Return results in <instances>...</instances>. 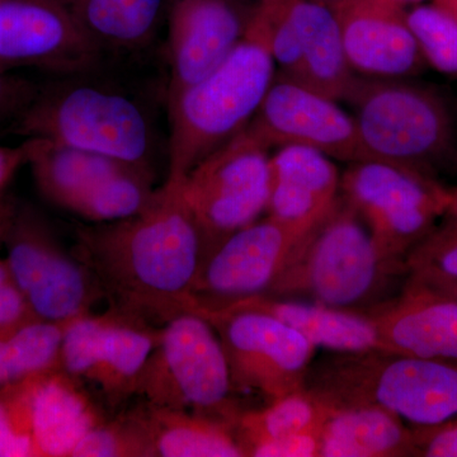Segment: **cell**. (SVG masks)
<instances>
[{"instance_id":"10","label":"cell","mask_w":457,"mask_h":457,"mask_svg":"<svg viewBox=\"0 0 457 457\" xmlns=\"http://www.w3.org/2000/svg\"><path fill=\"white\" fill-rule=\"evenodd\" d=\"M270 186V149L245 129L180 180L183 200L203 237L204 257L266 213Z\"/></svg>"},{"instance_id":"18","label":"cell","mask_w":457,"mask_h":457,"mask_svg":"<svg viewBox=\"0 0 457 457\" xmlns=\"http://www.w3.org/2000/svg\"><path fill=\"white\" fill-rule=\"evenodd\" d=\"M385 351L457 363V300L408 276L398 293L362 312Z\"/></svg>"},{"instance_id":"29","label":"cell","mask_w":457,"mask_h":457,"mask_svg":"<svg viewBox=\"0 0 457 457\" xmlns=\"http://www.w3.org/2000/svg\"><path fill=\"white\" fill-rule=\"evenodd\" d=\"M405 21L427 66L457 79V20L437 5L405 9Z\"/></svg>"},{"instance_id":"24","label":"cell","mask_w":457,"mask_h":457,"mask_svg":"<svg viewBox=\"0 0 457 457\" xmlns=\"http://www.w3.org/2000/svg\"><path fill=\"white\" fill-rule=\"evenodd\" d=\"M302 55L306 84L337 102H345L357 77L348 64L335 12L318 0H287Z\"/></svg>"},{"instance_id":"31","label":"cell","mask_w":457,"mask_h":457,"mask_svg":"<svg viewBox=\"0 0 457 457\" xmlns=\"http://www.w3.org/2000/svg\"><path fill=\"white\" fill-rule=\"evenodd\" d=\"M71 457H146L143 441L121 411L78 442Z\"/></svg>"},{"instance_id":"22","label":"cell","mask_w":457,"mask_h":457,"mask_svg":"<svg viewBox=\"0 0 457 457\" xmlns=\"http://www.w3.org/2000/svg\"><path fill=\"white\" fill-rule=\"evenodd\" d=\"M146 457H243L234 427L218 418L159 407L139 399L121 409Z\"/></svg>"},{"instance_id":"20","label":"cell","mask_w":457,"mask_h":457,"mask_svg":"<svg viewBox=\"0 0 457 457\" xmlns=\"http://www.w3.org/2000/svg\"><path fill=\"white\" fill-rule=\"evenodd\" d=\"M22 383L36 456L71 457L78 442L107 420L89 390L60 368Z\"/></svg>"},{"instance_id":"4","label":"cell","mask_w":457,"mask_h":457,"mask_svg":"<svg viewBox=\"0 0 457 457\" xmlns=\"http://www.w3.org/2000/svg\"><path fill=\"white\" fill-rule=\"evenodd\" d=\"M278 74L260 23L252 17L239 45L212 73L168 102V176L180 182L203 159L240 134Z\"/></svg>"},{"instance_id":"37","label":"cell","mask_w":457,"mask_h":457,"mask_svg":"<svg viewBox=\"0 0 457 457\" xmlns=\"http://www.w3.org/2000/svg\"><path fill=\"white\" fill-rule=\"evenodd\" d=\"M31 141L26 139L17 146L0 145V195L23 165H29Z\"/></svg>"},{"instance_id":"28","label":"cell","mask_w":457,"mask_h":457,"mask_svg":"<svg viewBox=\"0 0 457 457\" xmlns=\"http://www.w3.org/2000/svg\"><path fill=\"white\" fill-rule=\"evenodd\" d=\"M71 323L35 320L0 336V387L59 368L62 339Z\"/></svg>"},{"instance_id":"26","label":"cell","mask_w":457,"mask_h":457,"mask_svg":"<svg viewBox=\"0 0 457 457\" xmlns=\"http://www.w3.org/2000/svg\"><path fill=\"white\" fill-rule=\"evenodd\" d=\"M106 55L141 54L165 21L167 0H62Z\"/></svg>"},{"instance_id":"12","label":"cell","mask_w":457,"mask_h":457,"mask_svg":"<svg viewBox=\"0 0 457 457\" xmlns=\"http://www.w3.org/2000/svg\"><path fill=\"white\" fill-rule=\"evenodd\" d=\"M159 332L161 327L111 309L104 314L90 312L66 328L59 368L83 384L104 411L119 413L135 398Z\"/></svg>"},{"instance_id":"6","label":"cell","mask_w":457,"mask_h":457,"mask_svg":"<svg viewBox=\"0 0 457 457\" xmlns=\"http://www.w3.org/2000/svg\"><path fill=\"white\" fill-rule=\"evenodd\" d=\"M372 162L440 179L457 165L455 122L433 87L407 79L357 77L345 101Z\"/></svg>"},{"instance_id":"35","label":"cell","mask_w":457,"mask_h":457,"mask_svg":"<svg viewBox=\"0 0 457 457\" xmlns=\"http://www.w3.org/2000/svg\"><path fill=\"white\" fill-rule=\"evenodd\" d=\"M320 429L295 433L266 442L249 453L251 457H319L320 455Z\"/></svg>"},{"instance_id":"36","label":"cell","mask_w":457,"mask_h":457,"mask_svg":"<svg viewBox=\"0 0 457 457\" xmlns=\"http://www.w3.org/2000/svg\"><path fill=\"white\" fill-rule=\"evenodd\" d=\"M26 456H35L31 445L17 432L7 404L0 395V457Z\"/></svg>"},{"instance_id":"41","label":"cell","mask_w":457,"mask_h":457,"mask_svg":"<svg viewBox=\"0 0 457 457\" xmlns=\"http://www.w3.org/2000/svg\"><path fill=\"white\" fill-rule=\"evenodd\" d=\"M318 2L323 3V4L328 5V7H335L336 4H338L341 0H318Z\"/></svg>"},{"instance_id":"7","label":"cell","mask_w":457,"mask_h":457,"mask_svg":"<svg viewBox=\"0 0 457 457\" xmlns=\"http://www.w3.org/2000/svg\"><path fill=\"white\" fill-rule=\"evenodd\" d=\"M234 394L227 354L209 319L187 312L161 327L141 370L135 398L233 425L243 411Z\"/></svg>"},{"instance_id":"42","label":"cell","mask_w":457,"mask_h":457,"mask_svg":"<svg viewBox=\"0 0 457 457\" xmlns=\"http://www.w3.org/2000/svg\"><path fill=\"white\" fill-rule=\"evenodd\" d=\"M450 212H457V188H455V195H453V207H451Z\"/></svg>"},{"instance_id":"1","label":"cell","mask_w":457,"mask_h":457,"mask_svg":"<svg viewBox=\"0 0 457 457\" xmlns=\"http://www.w3.org/2000/svg\"><path fill=\"white\" fill-rule=\"evenodd\" d=\"M74 231L71 253L90 270L111 311L154 327L187 312L203 315L195 286L204 240L180 182L165 180L135 215Z\"/></svg>"},{"instance_id":"16","label":"cell","mask_w":457,"mask_h":457,"mask_svg":"<svg viewBox=\"0 0 457 457\" xmlns=\"http://www.w3.org/2000/svg\"><path fill=\"white\" fill-rule=\"evenodd\" d=\"M106 54L62 0H0V68L62 77L98 71Z\"/></svg>"},{"instance_id":"19","label":"cell","mask_w":457,"mask_h":457,"mask_svg":"<svg viewBox=\"0 0 457 457\" xmlns=\"http://www.w3.org/2000/svg\"><path fill=\"white\" fill-rule=\"evenodd\" d=\"M332 9L354 74L407 79L428 68L405 21V9L380 0H341Z\"/></svg>"},{"instance_id":"9","label":"cell","mask_w":457,"mask_h":457,"mask_svg":"<svg viewBox=\"0 0 457 457\" xmlns=\"http://www.w3.org/2000/svg\"><path fill=\"white\" fill-rule=\"evenodd\" d=\"M29 139V165L42 196L86 221L129 218L154 195V174L149 171L111 156Z\"/></svg>"},{"instance_id":"23","label":"cell","mask_w":457,"mask_h":457,"mask_svg":"<svg viewBox=\"0 0 457 457\" xmlns=\"http://www.w3.org/2000/svg\"><path fill=\"white\" fill-rule=\"evenodd\" d=\"M227 308L266 312L294 328L315 347L332 353L385 351L378 330L362 312L333 308L311 300L272 296L249 297Z\"/></svg>"},{"instance_id":"33","label":"cell","mask_w":457,"mask_h":457,"mask_svg":"<svg viewBox=\"0 0 457 457\" xmlns=\"http://www.w3.org/2000/svg\"><path fill=\"white\" fill-rule=\"evenodd\" d=\"M37 86L0 68V134H4L26 110Z\"/></svg>"},{"instance_id":"34","label":"cell","mask_w":457,"mask_h":457,"mask_svg":"<svg viewBox=\"0 0 457 457\" xmlns=\"http://www.w3.org/2000/svg\"><path fill=\"white\" fill-rule=\"evenodd\" d=\"M417 457H457V417L432 427H411Z\"/></svg>"},{"instance_id":"25","label":"cell","mask_w":457,"mask_h":457,"mask_svg":"<svg viewBox=\"0 0 457 457\" xmlns=\"http://www.w3.org/2000/svg\"><path fill=\"white\" fill-rule=\"evenodd\" d=\"M319 457H417L411 426L372 405L330 409L320 432Z\"/></svg>"},{"instance_id":"17","label":"cell","mask_w":457,"mask_h":457,"mask_svg":"<svg viewBox=\"0 0 457 457\" xmlns=\"http://www.w3.org/2000/svg\"><path fill=\"white\" fill-rule=\"evenodd\" d=\"M242 0H167V101L200 82L245 38L254 13Z\"/></svg>"},{"instance_id":"38","label":"cell","mask_w":457,"mask_h":457,"mask_svg":"<svg viewBox=\"0 0 457 457\" xmlns=\"http://www.w3.org/2000/svg\"><path fill=\"white\" fill-rule=\"evenodd\" d=\"M427 284L432 285L433 287L449 294L450 296L455 297L457 300V282H427Z\"/></svg>"},{"instance_id":"15","label":"cell","mask_w":457,"mask_h":457,"mask_svg":"<svg viewBox=\"0 0 457 457\" xmlns=\"http://www.w3.org/2000/svg\"><path fill=\"white\" fill-rule=\"evenodd\" d=\"M245 130L270 150L308 146L333 161L372 162L352 114L335 99L279 74Z\"/></svg>"},{"instance_id":"39","label":"cell","mask_w":457,"mask_h":457,"mask_svg":"<svg viewBox=\"0 0 457 457\" xmlns=\"http://www.w3.org/2000/svg\"><path fill=\"white\" fill-rule=\"evenodd\" d=\"M432 3L457 20V0H433Z\"/></svg>"},{"instance_id":"40","label":"cell","mask_w":457,"mask_h":457,"mask_svg":"<svg viewBox=\"0 0 457 457\" xmlns=\"http://www.w3.org/2000/svg\"><path fill=\"white\" fill-rule=\"evenodd\" d=\"M380 2L394 5V7L408 9V7H413V5L420 4V3L425 2V0H380Z\"/></svg>"},{"instance_id":"30","label":"cell","mask_w":457,"mask_h":457,"mask_svg":"<svg viewBox=\"0 0 457 457\" xmlns=\"http://www.w3.org/2000/svg\"><path fill=\"white\" fill-rule=\"evenodd\" d=\"M409 276L426 282H457V212H449L409 252Z\"/></svg>"},{"instance_id":"5","label":"cell","mask_w":457,"mask_h":457,"mask_svg":"<svg viewBox=\"0 0 457 457\" xmlns=\"http://www.w3.org/2000/svg\"><path fill=\"white\" fill-rule=\"evenodd\" d=\"M303 389L328 408L372 405L411 427L457 417V363L385 351L332 353L312 362Z\"/></svg>"},{"instance_id":"2","label":"cell","mask_w":457,"mask_h":457,"mask_svg":"<svg viewBox=\"0 0 457 457\" xmlns=\"http://www.w3.org/2000/svg\"><path fill=\"white\" fill-rule=\"evenodd\" d=\"M98 71L38 84L29 106L3 135L97 153L154 174L159 135L149 108L98 78Z\"/></svg>"},{"instance_id":"11","label":"cell","mask_w":457,"mask_h":457,"mask_svg":"<svg viewBox=\"0 0 457 457\" xmlns=\"http://www.w3.org/2000/svg\"><path fill=\"white\" fill-rule=\"evenodd\" d=\"M4 239L9 272L38 320L71 323L104 300L90 270L31 210L14 209Z\"/></svg>"},{"instance_id":"13","label":"cell","mask_w":457,"mask_h":457,"mask_svg":"<svg viewBox=\"0 0 457 457\" xmlns=\"http://www.w3.org/2000/svg\"><path fill=\"white\" fill-rule=\"evenodd\" d=\"M204 317L220 338L236 393L273 402L303 389L317 347L294 328L251 309L222 308Z\"/></svg>"},{"instance_id":"27","label":"cell","mask_w":457,"mask_h":457,"mask_svg":"<svg viewBox=\"0 0 457 457\" xmlns=\"http://www.w3.org/2000/svg\"><path fill=\"white\" fill-rule=\"evenodd\" d=\"M330 409L305 389L269 402L266 407L245 411L234 420V432L245 453L266 442L295 433L320 429Z\"/></svg>"},{"instance_id":"3","label":"cell","mask_w":457,"mask_h":457,"mask_svg":"<svg viewBox=\"0 0 457 457\" xmlns=\"http://www.w3.org/2000/svg\"><path fill=\"white\" fill-rule=\"evenodd\" d=\"M408 276L407 260L385 253L339 195L266 296L365 312L398 293Z\"/></svg>"},{"instance_id":"8","label":"cell","mask_w":457,"mask_h":457,"mask_svg":"<svg viewBox=\"0 0 457 457\" xmlns=\"http://www.w3.org/2000/svg\"><path fill=\"white\" fill-rule=\"evenodd\" d=\"M339 195L359 213L385 253L407 260L450 212L455 188L399 165L359 162L341 174Z\"/></svg>"},{"instance_id":"14","label":"cell","mask_w":457,"mask_h":457,"mask_svg":"<svg viewBox=\"0 0 457 457\" xmlns=\"http://www.w3.org/2000/svg\"><path fill=\"white\" fill-rule=\"evenodd\" d=\"M318 224H294L266 215L228 237L201 266L195 296L203 315L266 296Z\"/></svg>"},{"instance_id":"32","label":"cell","mask_w":457,"mask_h":457,"mask_svg":"<svg viewBox=\"0 0 457 457\" xmlns=\"http://www.w3.org/2000/svg\"><path fill=\"white\" fill-rule=\"evenodd\" d=\"M35 320L38 319L12 278L7 263L0 262V336L9 335Z\"/></svg>"},{"instance_id":"21","label":"cell","mask_w":457,"mask_h":457,"mask_svg":"<svg viewBox=\"0 0 457 457\" xmlns=\"http://www.w3.org/2000/svg\"><path fill=\"white\" fill-rule=\"evenodd\" d=\"M341 173L329 156L308 146L278 147L270 155L266 215L294 224L317 225L335 206Z\"/></svg>"}]
</instances>
